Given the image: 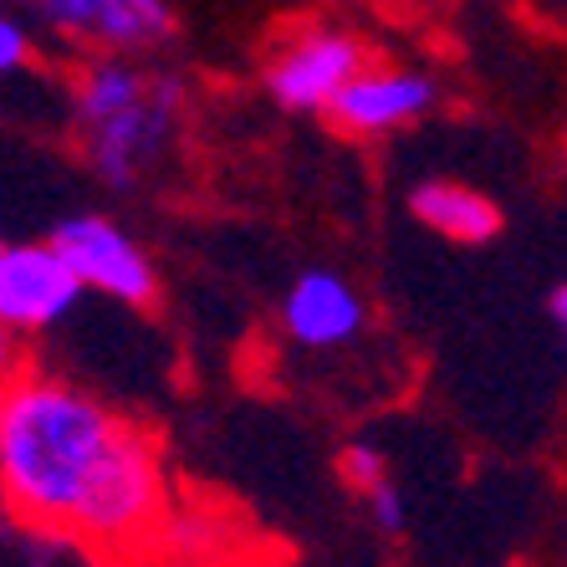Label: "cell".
<instances>
[{"label":"cell","mask_w":567,"mask_h":567,"mask_svg":"<svg viewBox=\"0 0 567 567\" xmlns=\"http://www.w3.org/2000/svg\"><path fill=\"white\" fill-rule=\"evenodd\" d=\"M410 215L435 230V236L455 240V246H486L502 236V205L481 189L461 185V179H424L410 189Z\"/></svg>","instance_id":"cell-9"},{"label":"cell","mask_w":567,"mask_h":567,"mask_svg":"<svg viewBox=\"0 0 567 567\" xmlns=\"http://www.w3.org/2000/svg\"><path fill=\"white\" fill-rule=\"evenodd\" d=\"M82 277L72 271L56 240H21L0 261V317L16 332H47L56 328L82 297Z\"/></svg>","instance_id":"cell-5"},{"label":"cell","mask_w":567,"mask_h":567,"mask_svg":"<svg viewBox=\"0 0 567 567\" xmlns=\"http://www.w3.org/2000/svg\"><path fill=\"white\" fill-rule=\"evenodd\" d=\"M164 506V471L144 430L56 373H16L0 410V512L21 527L103 553L144 542Z\"/></svg>","instance_id":"cell-1"},{"label":"cell","mask_w":567,"mask_h":567,"mask_svg":"<svg viewBox=\"0 0 567 567\" xmlns=\"http://www.w3.org/2000/svg\"><path fill=\"white\" fill-rule=\"evenodd\" d=\"M72 123L97 179L107 189H138L179 144L185 93L174 78L128 62V52H107L78 78Z\"/></svg>","instance_id":"cell-2"},{"label":"cell","mask_w":567,"mask_h":567,"mask_svg":"<svg viewBox=\"0 0 567 567\" xmlns=\"http://www.w3.org/2000/svg\"><path fill=\"white\" fill-rule=\"evenodd\" d=\"M369 312H363V297L348 277L338 271H302V277L287 287L281 297V328L297 348H312V353H328V348H348L358 343Z\"/></svg>","instance_id":"cell-8"},{"label":"cell","mask_w":567,"mask_h":567,"mask_svg":"<svg viewBox=\"0 0 567 567\" xmlns=\"http://www.w3.org/2000/svg\"><path fill=\"white\" fill-rule=\"evenodd\" d=\"M343 475L353 481V491L363 496L369 486H379L383 475H389V461H383V450L369 445V440H353V445L343 450Z\"/></svg>","instance_id":"cell-11"},{"label":"cell","mask_w":567,"mask_h":567,"mask_svg":"<svg viewBox=\"0 0 567 567\" xmlns=\"http://www.w3.org/2000/svg\"><path fill=\"white\" fill-rule=\"evenodd\" d=\"M56 251L72 261L87 291H103L123 307H154L158 297V271L148 251L107 215H66L52 230Z\"/></svg>","instance_id":"cell-3"},{"label":"cell","mask_w":567,"mask_h":567,"mask_svg":"<svg viewBox=\"0 0 567 567\" xmlns=\"http://www.w3.org/2000/svg\"><path fill=\"white\" fill-rule=\"evenodd\" d=\"M435 103H440V87L430 72H414V66H363L338 93V103H332V123L358 133V138H383V133H399L410 123L430 118Z\"/></svg>","instance_id":"cell-6"},{"label":"cell","mask_w":567,"mask_h":567,"mask_svg":"<svg viewBox=\"0 0 567 567\" xmlns=\"http://www.w3.org/2000/svg\"><path fill=\"white\" fill-rule=\"evenodd\" d=\"M0 410H6V383H0Z\"/></svg>","instance_id":"cell-16"},{"label":"cell","mask_w":567,"mask_h":567,"mask_svg":"<svg viewBox=\"0 0 567 567\" xmlns=\"http://www.w3.org/2000/svg\"><path fill=\"white\" fill-rule=\"evenodd\" d=\"M6 251H11V240H6V236H0V261H6Z\"/></svg>","instance_id":"cell-15"},{"label":"cell","mask_w":567,"mask_h":567,"mask_svg":"<svg viewBox=\"0 0 567 567\" xmlns=\"http://www.w3.org/2000/svg\"><path fill=\"white\" fill-rule=\"evenodd\" d=\"M553 322H557V338H563V348H567V281L553 291Z\"/></svg>","instance_id":"cell-14"},{"label":"cell","mask_w":567,"mask_h":567,"mask_svg":"<svg viewBox=\"0 0 567 567\" xmlns=\"http://www.w3.org/2000/svg\"><path fill=\"white\" fill-rule=\"evenodd\" d=\"M31 62V37L11 11H0V78H11Z\"/></svg>","instance_id":"cell-12"},{"label":"cell","mask_w":567,"mask_h":567,"mask_svg":"<svg viewBox=\"0 0 567 567\" xmlns=\"http://www.w3.org/2000/svg\"><path fill=\"white\" fill-rule=\"evenodd\" d=\"M47 27L103 52H144L174 27L169 0H37Z\"/></svg>","instance_id":"cell-7"},{"label":"cell","mask_w":567,"mask_h":567,"mask_svg":"<svg viewBox=\"0 0 567 567\" xmlns=\"http://www.w3.org/2000/svg\"><path fill=\"white\" fill-rule=\"evenodd\" d=\"M16 338H21V332L0 317V383H11L16 373H21V343H16Z\"/></svg>","instance_id":"cell-13"},{"label":"cell","mask_w":567,"mask_h":567,"mask_svg":"<svg viewBox=\"0 0 567 567\" xmlns=\"http://www.w3.org/2000/svg\"><path fill=\"white\" fill-rule=\"evenodd\" d=\"M369 66L363 41L338 27H312L287 41L266 66V93L287 113H332L338 93Z\"/></svg>","instance_id":"cell-4"},{"label":"cell","mask_w":567,"mask_h":567,"mask_svg":"<svg viewBox=\"0 0 567 567\" xmlns=\"http://www.w3.org/2000/svg\"><path fill=\"white\" fill-rule=\"evenodd\" d=\"M363 506H369V522L383 537H399V532L410 527V506H404V491L394 486V475H383L379 486L363 491Z\"/></svg>","instance_id":"cell-10"}]
</instances>
